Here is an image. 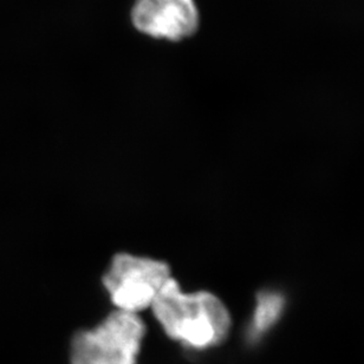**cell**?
<instances>
[{"label":"cell","instance_id":"obj_5","mask_svg":"<svg viewBox=\"0 0 364 364\" xmlns=\"http://www.w3.org/2000/svg\"><path fill=\"white\" fill-rule=\"evenodd\" d=\"M285 299L278 292L265 291L257 298L256 310L247 330V338L251 343H257L267 335L284 311Z\"/></svg>","mask_w":364,"mask_h":364},{"label":"cell","instance_id":"obj_2","mask_svg":"<svg viewBox=\"0 0 364 364\" xmlns=\"http://www.w3.org/2000/svg\"><path fill=\"white\" fill-rule=\"evenodd\" d=\"M146 326L140 316L115 310L71 341L70 364H137Z\"/></svg>","mask_w":364,"mask_h":364},{"label":"cell","instance_id":"obj_4","mask_svg":"<svg viewBox=\"0 0 364 364\" xmlns=\"http://www.w3.org/2000/svg\"><path fill=\"white\" fill-rule=\"evenodd\" d=\"M132 19L146 35L180 41L198 30L199 11L194 0H136Z\"/></svg>","mask_w":364,"mask_h":364},{"label":"cell","instance_id":"obj_3","mask_svg":"<svg viewBox=\"0 0 364 364\" xmlns=\"http://www.w3.org/2000/svg\"><path fill=\"white\" fill-rule=\"evenodd\" d=\"M169 278L171 267L162 260L119 253L112 258L102 282L116 310L139 315L151 308Z\"/></svg>","mask_w":364,"mask_h":364},{"label":"cell","instance_id":"obj_1","mask_svg":"<svg viewBox=\"0 0 364 364\" xmlns=\"http://www.w3.org/2000/svg\"><path fill=\"white\" fill-rule=\"evenodd\" d=\"M166 335L192 350H207L228 338L231 316L220 298L208 291L187 294L169 278L151 305Z\"/></svg>","mask_w":364,"mask_h":364}]
</instances>
